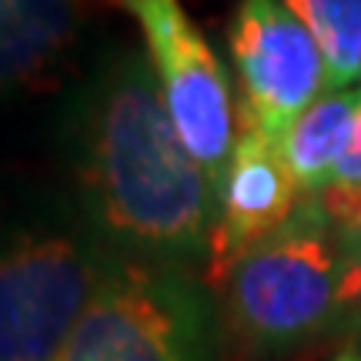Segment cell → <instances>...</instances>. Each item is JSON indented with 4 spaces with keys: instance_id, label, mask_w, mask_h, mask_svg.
<instances>
[{
    "instance_id": "6da1fadb",
    "label": "cell",
    "mask_w": 361,
    "mask_h": 361,
    "mask_svg": "<svg viewBox=\"0 0 361 361\" xmlns=\"http://www.w3.org/2000/svg\"><path fill=\"white\" fill-rule=\"evenodd\" d=\"M61 147L71 201L114 255L207 264L218 184L180 141L144 51L101 54L67 101Z\"/></svg>"
},
{
    "instance_id": "7a4b0ae2",
    "label": "cell",
    "mask_w": 361,
    "mask_h": 361,
    "mask_svg": "<svg viewBox=\"0 0 361 361\" xmlns=\"http://www.w3.org/2000/svg\"><path fill=\"white\" fill-rule=\"evenodd\" d=\"M71 197L0 194V361H54L114 264Z\"/></svg>"
},
{
    "instance_id": "3957f363",
    "label": "cell",
    "mask_w": 361,
    "mask_h": 361,
    "mask_svg": "<svg viewBox=\"0 0 361 361\" xmlns=\"http://www.w3.org/2000/svg\"><path fill=\"white\" fill-rule=\"evenodd\" d=\"M341 255L318 197L251 247L221 284L224 331L255 358H281L341 328Z\"/></svg>"
},
{
    "instance_id": "277c9868",
    "label": "cell",
    "mask_w": 361,
    "mask_h": 361,
    "mask_svg": "<svg viewBox=\"0 0 361 361\" xmlns=\"http://www.w3.org/2000/svg\"><path fill=\"white\" fill-rule=\"evenodd\" d=\"M221 345L204 274L117 255L54 361H221Z\"/></svg>"
},
{
    "instance_id": "5b68a950",
    "label": "cell",
    "mask_w": 361,
    "mask_h": 361,
    "mask_svg": "<svg viewBox=\"0 0 361 361\" xmlns=\"http://www.w3.org/2000/svg\"><path fill=\"white\" fill-rule=\"evenodd\" d=\"M137 20L144 54L151 61L161 101L168 107L180 141L207 178L221 184L241 134L228 67L221 64L204 30L194 24L180 0H114Z\"/></svg>"
},
{
    "instance_id": "8992f818",
    "label": "cell",
    "mask_w": 361,
    "mask_h": 361,
    "mask_svg": "<svg viewBox=\"0 0 361 361\" xmlns=\"http://www.w3.org/2000/svg\"><path fill=\"white\" fill-rule=\"evenodd\" d=\"M241 124L281 141L328 87V64L311 30L281 0H241L228 24Z\"/></svg>"
},
{
    "instance_id": "52a82bcc",
    "label": "cell",
    "mask_w": 361,
    "mask_h": 361,
    "mask_svg": "<svg viewBox=\"0 0 361 361\" xmlns=\"http://www.w3.org/2000/svg\"><path fill=\"white\" fill-rule=\"evenodd\" d=\"M301 201L305 191L284 164L281 144L241 124L228 171L218 184V218L204 264V281L211 291L224 284L251 247L281 231L295 218Z\"/></svg>"
},
{
    "instance_id": "ba28073f",
    "label": "cell",
    "mask_w": 361,
    "mask_h": 361,
    "mask_svg": "<svg viewBox=\"0 0 361 361\" xmlns=\"http://www.w3.org/2000/svg\"><path fill=\"white\" fill-rule=\"evenodd\" d=\"M94 0H0V97L37 87L64 64Z\"/></svg>"
},
{
    "instance_id": "9c48e42d",
    "label": "cell",
    "mask_w": 361,
    "mask_h": 361,
    "mask_svg": "<svg viewBox=\"0 0 361 361\" xmlns=\"http://www.w3.org/2000/svg\"><path fill=\"white\" fill-rule=\"evenodd\" d=\"M358 107L361 90L322 94L278 141L284 164L291 171V178L298 180V188L305 191V197H314L331 184L338 164L345 157V147L351 141Z\"/></svg>"
},
{
    "instance_id": "30bf717a",
    "label": "cell",
    "mask_w": 361,
    "mask_h": 361,
    "mask_svg": "<svg viewBox=\"0 0 361 361\" xmlns=\"http://www.w3.org/2000/svg\"><path fill=\"white\" fill-rule=\"evenodd\" d=\"M318 40L328 87L351 90L361 78V0H281Z\"/></svg>"
},
{
    "instance_id": "8fae6325",
    "label": "cell",
    "mask_w": 361,
    "mask_h": 361,
    "mask_svg": "<svg viewBox=\"0 0 361 361\" xmlns=\"http://www.w3.org/2000/svg\"><path fill=\"white\" fill-rule=\"evenodd\" d=\"M322 201L324 214L331 221L335 245L345 271L361 264V188H324L314 194Z\"/></svg>"
},
{
    "instance_id": "7c38bea8",
    "label": "cell",
    "mask_w": 361,
    "mask_h": 361,
    "mask_svg": "<svg viewBox=\"0 0 361 361\" xmlns=\"http://www.w3.org/2000/svg\"><path fill=\"white\" fill-rule=\"evenodd\" d=\"M328 188H361V107H358V117H355L351 141L345 147V157H341V164H338Z\"/></svg>"
},
{
    "instance_id": "4fadbf2b",
    "label": "cell",
    "mask_w": 361,
    "mask_h": 361,
    "mask_svg": "<svg viewBox=\"0 0 361 361\" xmlns=\"http://www.w3.org/2000/svg\"><path fill=\"white\" fill-rule=\"evenodd\" d=\"M338 301H341V328H361V264L348 268L341 274V288H338Z\"/></svg>"
},
{
    "instance_id": "5bb4252c",
    "label": "cell",
    "mask_w": 361,
    "mask_h": 361,
    "mask_svg": "<svg viewBox=\"0 0 361 361\" xmlns=\"http://www.w3.org/2000/svg\"><path fill=\"white\" fill-rule=\"evenodd\" d=\"M335 361H361V351H355V348H348V351H341Z\"/></svg>"
},
{
    "instance_id": "9a60e30c",
    "label": "cell",
    "mask_w": 361,
    "mask_h": 361,
    "mask_svg": "<svg viewBox=\"0 0 361 361\" xmlns=\"http://www.w3.org/2000/svg\"><path fill=\"white\" fill-rule=\"evenodd\" d=\"M348 335H351V348H355V351H361V328H351Z\"/></svg>"
}]
</instances>
